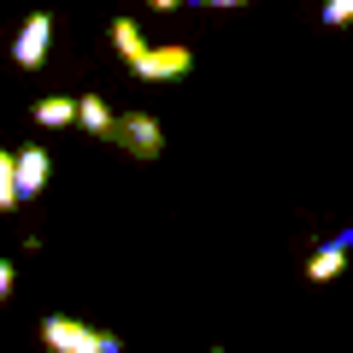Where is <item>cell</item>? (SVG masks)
<instances>
[{
	"label": "cell",
	"mask_w": 353,
	"mask_h": 353,
	"mask_svg": "<svg viewBox=\"0 0 353 353\" xmlns=\"http://www.w3.org/2000/svg\"><path fill=\"white\" fill-rule=\"evenodd\" d=\"M41 347L48 353H124L112 330H94L83 318H41Z\"/></svg>",
	"instance_id": "1"
},
{
	"label": "cell",
	"mask_w": 353,
	"mask_h": 353,
	"mask_svg": "<svg viewBox=\"0 0 353 353\" xmlns=\"http://www.w3.org/2000/svg\"><path fill=\"white\" fill-rule=\"evenodd\" d=\"M112 148H124L130 159H159L165 153V130H159V118L153 112H118V124H112Z\"/></svg>",
	"instance_id": "2"
},
{
	"label": "cell",
	"mask_w": 353,
	"mask_h": 353,
	"mask_svg": "<svg viewBox=\"0 0 353 353\" xmlns=\"http://www.w3.org/2000/svg\"><path fill=\"white\" fill-rule=\"evenodd\" d=\"M48 48H53V12H30L24 24H18V36H12L18 71H36V65L48 59Z\"/></svg>",
	"instance_id": "3"
},
{
	"label": "cell",
	"mask_w": 353,
	"mask_h": 353,
	"mask_svg": "<svg viewBox=\"0 0 353 353\" xmlns=\"http://www.w3.org/2000/svg\"><path fill=\"white\" fill-rule=\"evenodd\" d=\"M130 71H136L141 83H176V77L194 71V53H189V48H148Z\"/></svg>",
	"instance_id": "4"
},
{
	"label": "cell",
	"mask_w": 353,
	"mask_h": 353,
	"mask_svg": "<svg viewBox=\"0 0 353 353\" xmlns=\"http://www.w3.org/2000/svg\"><path fill=\"white\" fill-rule=\"evenodd\" d=\"M48 153L41 148H18V194H24V201H36L41 189H48Z\"/></svg>",
	"instance_id": "5"
},
{
	"label": "cell",
	"mask_w": 353,
	"mask_h": 353,
	"mask_svg": "<svg viewBox=\"0 0 353 353\" xmlns=\"http://www.w3.org/2000/svg\"><path fill=\"white\" fill-rule=\"evenodd\" d=\"M341 271H347V248H341V241L330 236L324 248H318L312 259H306V283H336Z\"/></svg>",
	"instance_id": "6"
},
{
	"label": "cell",
	"mask_w": 353,
	"mask_h": 353,
	"mask_svg": "<svg viewBox=\"0 0 353 353\" xmlns=\"http://www.w3.org/2000/svg\"><path fill=\"white\" fill-rule=\"evenodd\" d=\"M77 124H83L94 141H106V136H112V124H118V112L101 101V94H83V101H77Z\"/></svg>",
	"instance_id": "7"
},
{
	"label": "cell",
	"mask_w": 353,
	"mask_h": 353,
	"mask_svg": "<svg viewBox=\"0 0 353 353\" xmlns=\"http://www.w3.org/2000/svg\"><path fill=\"white\" fill-rule=\"evenodd\" d=\"M36 124H41V130H65V124H77V101H71V94H48V101L36 106Z\"/></svg>",
	"instance_id": "8"
},
{
	"label": "cell",
	"mask_w": 353,
	"mask_h": 353,
	"mask_svg": "<svg viewBox=\"0 0 353 353\" xmlns=\"http://www.w3.org/2000/svg\"><path fill=\"white\" fill-rule=\"evenodd\" d=\"M12 206H24V194H18V153L0 148V212H12Z\"/></svg>",
	"instance_id": "9"
},
{
	"label": "cell",
	"mask_w": 353,
	"mask_h": 353,
	"mask_svg": "<svg viewBox=\"0 0 353 353\" xmlns=\"http://www.w3.org/2000/svg\"><path fill=\"white\" fill-rule=\"evenodd\" d=\"M112 48H118V59H124V65H136L141 53H148V41H141V30L130 24V18H112Z\"/></svg>",
	"instance_id": "10"
},
{
	"label": "cell",
	"mask_w": 353,
	"mask_h": 353,
	"mask_svg": "<svg viewBox=\"0 0 353 353\" xmlns=\"http://www.w3.org/2000/svg\"><path fill=\"white\" fill-rule=\"evenodd\" d=\"M324 24H330V30L353 24V0H324Z\"/></svg>",
	"instance_id": "11"
},
{
	"label": "cell",
	"mask_w": 353,
	"mask_h": 353,
	"mask_svg": "<svg viewBox=\"0 0 353 353\" xmlns=\"http://www.w3.org/2000/svg\"><path fill=\"white\" fill-rule=\"evenodd\" d=\"M12 289H18V265L0 259V301H12Z\"/></svg>",
	"instance_id": "12"
},
{
	"label": "cell",
	"mask_w": 353,
	"mask_h": 353,
	"mask_svg": "<svg viewBox=\"0 0 353 353\" xmlns=\"http://www.w3.org/2000/svg\"><path fill=\"white\" fill-rule=\"evenodd\" d=\"M153 12H176V6H189V0H148Z\"/></svg>",
	"instance_id": "13"
},
{
	"label": "cell",
	"mask_w": 353,
	"mask_h": 353,
	"mask_svg": "<svg viewBox=\"0 0 353 353\" xmlns=\"http://www.w3.org/2000/svg\"><path fill=\"white\" fill-rule=\"evenodd\" d=\"M189 6H224L230 12V6H248V0H189Z\"/></svg>",
	"instance_id": "14"
},
{
	"label": "cell",
	"mask_w": 353,
	"mask_h": 353,
	"mask_svg": "<svg viewBox=\"0 0 353 353\" xmlns=\"http://www.w3.org/2000/svg\"><path fill=\"white\" fill-rule=\"evenodd\" d=\"M336 241H341V248H353V224H347V230H341V236H336Z\"/></svg>",
	"instance_id": "15"
},
{
	"label": "cell",
	"mask_w": 353,
	"mask_h": 353,
	"mask_svg": "<svg viewBox=\"0 0 353 353\" xmlns=\"http://www.w3.org/2000/svg\"><path fill=\"white\" fill-rule=\"evenodd\" d=\"M0 36H6V30H0Z\"/></svg>",
	"instance_id": "16"
}]
</instances>
